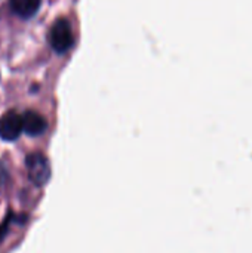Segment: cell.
Instances as JSON below:
<instances>
[{"instance_id":"4","label":"cell","mask_w":252,"mask_h":253,"mask_svg":"<svg viewBox=\"0 0 252 253\" xmlns=\"http://www.w3.org/2000/svg\"><path fill=\"white\" fill-rule=\"evenodd\" d=\"M21 122H22V132H25L30 136H39L48 127L46 120L34 111H27L24 116H21Z\"/></svg>"},{"instance_id":"2","label":"cell","mask_w":252,"mask_h":253,"mask_svg":"<svg viewBox=\"0 0 252 253\" xmlns=\"http://www.w3.org/2000/svg\"><path fill=\"white\" fill-rule=\"evenodd\" d=\"M49 42H50L52 49L58 53H64L71 47L73 33H71L70 22L67 19L61 18L55 21V24L52 25L49 31Z\"/></svg>"},{"instance_id":"3","label":"cell","mask_w":252,"mask_h":253,"mask_svg":"<svg viewBox=\"0 0 252 253\" xmlns=\"http://www.w3.org/2000/svg\"><path fill=\"white\" fill-rule=\"evenodd\" d=\"M22 132L21 116L15 111H9L0 117V138L3 141H15Z\"/></svg>"},{"instance_id":"1","label":"cell","mask_w":252,"mask_h":253,"mask_svg":"<svg viewBox=\"0 0 252 253\" xmlns=\"http://www.w3.org/2000/svg\"><path fill=\"white\" fill-rule=\"evenodd\" d=\"M25 166H27L28 178L34 185L43 187L49 181L50 165H49V160L43 154H40V153L28 154L25 159Z\"/></svg>"},{"instance_id":"7","label":"cell","mask_w":252,"mask_h":253,"mask_svg":"<svg viewBox=\"0 0 252 253\" xmlns=\"http://www.w3.org/2000/svg\"><path fill=\"white\" fill-rule=\"evenodd\" d=\"M6 181H7V172H6L4 166L0 163V185H1V184H4Z\"/></svg>"},{"instance_id":"5","label":"cell","mask_w":252,"mask_h":253,"mask_svg":"<svg viewBox=\"0 0 252 253\" xmlns=\"http://www.w3.org/2000/svg\"><path fill=\"white\" fill-rule=\"evenodd\" d=\"M42 0H10L12 10L21 18H31L40 9Z\"/></svg>"},{"instance_id":"6","label":"cell","mask_w":252,"mask_h":253,"mask_svg":"<svg viewBox=\"0 0 252 253\" xmlns=\"http://www.w3.org/2000/svg\"><path fill=\"white\" fill-rule=\"evenodd\" d=\"M10 216H7L6 219H4V222L0 225V243H1V240L4 239V236L7 234V230H9V224H10Z\"/></svg>"}]
</instances>
